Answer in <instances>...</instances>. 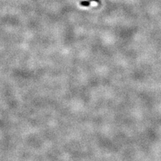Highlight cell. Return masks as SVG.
Instances as JSON below:
<instances>
[{
	"instance_id": "1",
	"label": "cell",
	"mask_w": 161,
	"mask_h": 161,
	"mask_svg": "<svg viewBox=\"0 0 161 161\" xmlns=\"http://www.w3.org/2000/svg\"><path fill=\"white\" fill-rule=\"evenodd\" d=\"M81 4H82L83 6H87L89 5V3L87 1H83V2H81Z\"/></svg>"
}]
</instances>
